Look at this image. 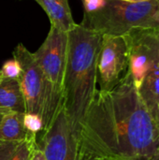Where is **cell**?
Segmentation results:
<instances>
[{
	"label": "cell",
	"mask_w": 159,
	"mask_h": 160,
	"mask_svg": "<svg viewBox=\"0 0 159 160\" xmlns=\"http://www.w3.org/2000/svg\"><path fill=\"white\" fill-rule=\"evenodd\" d=\"M128 69L127 46L124 36L103 35L97 61L99 90H112Z\"/></svg>",
	"instance_id": "8992f818"
},
{
	"label": "cell",
	"mask_w": 159,
	"mask_h": 160,
	"mask_svg": "<svg viewBox=\"0 0 159 160\" xmlns=\"http://www.w3.org/2000/svg\"><path fill=\"white\" fill-rule=\"evenodd\" d=\"M128 71L137 89L159 59V28H135L124 35Z\"/></svg>",
	"instance_id": "5b68a950"
},
{
	"label": "cell",
	"mask_w": 159,
	"mask_h": 160,
	"mask_svg": "<svg viewBox=\"0 0 159 160\" xmlns=\"http://www.w3.org/2000/svg\"><path fill=\"white\" fill-rule=\"evenodd\" d=\"M84 13H91L97 11L104 8L107 0H82Z\"/></svg>",
	"instance_id": "e0dca14e"
},
{
	"label": "cell",
	"mask_w": 159,
	"mask_h": 160,
	"mask_svg": "<svg viewBox=\"0 0 159 160\" xmlns=\"http://www.w3.org/2000/svg\"><path fill=\"white\" fill-rule=\"evenodd\" d=\"M24 112L7 111L0 120V142H22L28 132L23 124Z\"/></svg>",
	"instance_id": "8fae6325"
},
{
	"label": "cell",
	"mask_w": 159,
	"mask_h": 160,
	"mask_svg": "<svg viewBox=\"0 0 159 160\" xmlns=\"http://www.w3.org/2000/svg\"><path fill=\"white\" fill-rule=\"evenodd\" d=\"M20 142H0V160H8Z\"/></svg>",
	"instance_id": "2e32d148"
},
{
	"label": "cell",
	"mask_w": 159,
	"mask_h": 160,
	"mask_svg": "<svg viewBox=\"0 0 159 160\" xmlns=\"http://www.w3.org/2000/svg\"><path fill=\"white\" fill-rule=\"evenodd\" d=\"M68 34L63 107L78 138L79 128L97 90L102 35L76 24Z\"/></svg>",
	"instance_id": "7a4b0ae2"
},
{
	"label": "cell",
	"mask_w": 159,
	"mask_h": 160,
	"mask_svg": "<svg viewBox=\"0 0 159 160\" xmlns=\"http://www.w3.org/2000/svg\"><path fill=\"white\" fill-rule=\"evenodd\" d=\"M2 78H3V77H2V73H1V70H0V81L2 80Z\"/></svg>",
	"instance_id": "603a6c76"
},
{
	"label": "cell",
	"mask_w": 159,
	"mask_h": 160,
	"mask_svg": "<svg viewBox=\"0 0 159 160\" xmlns=\"http://www.w3.org/2000/svg\"><path fill=\"white\" fill-rule=\"evenodd\" d=\"M48 15L51 26L69 32L77 24L72 17L68 0H35Z\"/></svg>",
	"instance_id": "30bf717a"
},
{
	"label": "cell",
	"mask_w": 159,
	"mask_h": 160,
	"mask_svg": "<svg viewBox=\"0 0 159 160\" xmlns=\"http://www.w3.org/2000/svg\"><path fill=\"white\" fill-rule=\"evenodd\" d=\"M7 110H4V109H0V120L2 119V117H3V115L7 112Z\"/></svg>",
	"instance_id": "7402d4cb"
},
{
	"label": "cell",
	"mask_w": 159,
	"mask_h": 160,
	"mask_svg": "<svg viewBox=\"0 0 159 160\" xmlns=\"http://www.w3.org/2000/svg\"><path fill=\"white\" fill-rule=\"evenodd\" d=\"M37 137V144L47 160H76L77 137L64 107L52 124Z\"/></svg>",
	"instance_id": "52a82bcc"
},
{
	"label": "cell",
	"mask_w": 159,
	"mask_h": 160,
	"mask_svg": "<svg viewBox=\"0 0 159 160\" xmlns=\"http://www.w3.org/2000/svg\"><path fill=\"white\" fill-rule=\"evenodd\" d=\"M0 109L25 112L24 99L18 80L2 78L0 81Z\"/></svg>",
	"instance_id": "7c38bea8"
},
{
	"label": "cell",
	"mask_w": 159,
	"mask_h": 160,
	"mask_svg": "<svg viewBox=\"0 0 159 160\" xmlns=\"http://www.w3.org/2000/svg\"><path fill=\"white\" fill-rule=\"evenodd\" d=\"M23 124L28 133L37 135L43 129V122H42L41 116L35 114V113L24 112Z\"/></svg>",
	"instance_id": "5bb4252c"
},
{
	"label": "cell",
	"mask_w": 159,
	"mask_h": 160,
	"mask_svg": "<svg viewBox=\"0 0 159 160\" xmlns=\"http://www.w3.org/2000/svg\"><path fill=\"white\" fill-rule=\"evenodd\" d=\"M81 25L102 36H124L135 28H159V0L141 3L107 0L101 9L84 13Z\"/></svg>",
	"instance_id": "277c9868"
},
{
	"label": "cell",
	"mask_w": 159,
	"mask_h": 160,
	"mask_svg": "<svg viewBox=\"0 0 159 160\" xmlns=\"http://www.w3.org/2000/svg\"><path fill=\"white\" fill-rule=\"evenodd\" d=\"M68 34L51 26L42 45L33 53L44 82L43 129L46 130L63 107L64 77L66 70Z\"/></svg>",
	"instance_id": "3957f363"
},
{
	"label": "cell",
	"mask_w": 159,
	"mask_h": 160,
	"mask_svg": "<svg viewBox=\"0 0 159 160\" xmlns=\"http://www.w3.org/2000/svg\"><path fill=\"white\" fill-rule=\"evenodd\" d=\"M158 137L127 69L112 90H97L79 128L76 160H150Z\"/></svg>",
	"instance_id": "6da1fadb"
},
{
	"label": "cell",
	"mask_w": 159,
	"mask_h": 160,
	"mask_svg": "<svg viewBox=\"0 0 159 160\" xmlns=\"http://www.w3.org/2000/svg\"><path fill=\"white\" fill-rule=\"evenodd\" d=\"M37 134L29 133L28 136L18 144L15 152L8 160H30L32 149L37 142Z\"/></svg>",
	"instance_id": "4fadbf2b"
},
{
	"label": "cell",
	"mask_w": 159,
	"mask_h": 160,
	"mask_svg": "<svg viewBox=\"0 0 159 160\" xmlns=\"http://www.w3.org/2000/svg\"><path fill=\"white\" fill-rule=\"evenodd\" d=\"M120 1L130 2V3H141V2H146V1H150V0H120Z\"/></svg>",
	"instance_id": "44dd1931"
},
{
	"label": "cell",
	"mask_w": 159,
	"mask_h": 160,
	"mask_svg": "<svg viewBox=\"0 0 159 160\" xmlns=\"http://www.w3.org/2000/svg\"><path fill=\"white\" fill-rule=\"evenodd\" d=\"M140 97L159 128V59L138 89Z\"/></svg>",
	"instance_id": "9c48e42d"
},
{
	"label": "cell",
	"mask_w": 159,
	"mask_h": 160,
	"mask_svg": "<svg viewBox=\"0 0 159 160\" xmlns=\"http://www.w3.org/2000/svg\"><path fill=\"white\" fill-rule=\"evenodd\" d=\"M13 57L21 65L18 82L23 96L25 112L35 113L42 118L44 105V82L41 69L34 55L22 44H18Z\"/></svg>",
	"instance_id": "ba28073f"
},
{
	"label": "cell",
	"mask_w": 159,
	"mask_h": 160,
	"mask_svg": "<svg viewBox=\"0 0 159 160\" xmlns=\"http://www.w3.org/2000/svg\"><path fill=\"white\" fill-rule=\"evenodd\" d=\"M30 160H47L46 157L44 155V153L42 152V150L37 146V142L35 143L33 149H32V153H31V157Z\"/></svg>",
	"instance_id": "ac0fdd59"
},
{
	"label": "cell",
	"mask_w": 159,
	"mask_h": 160,
	"mask_svg": "<svg viewBox=\"0 0 159 160\" xmlns=\"http://www.w3.org/2000/svg\"><path fill=\"white\" fill-rule=\"evenodd\" d=\"M0 70H1L3 78L18 80V78L20 77L21 71H22V68H21V65L18 62V60L13 58V59L7 60L3 64Z\"/></svg>",
	"instance_id": "9a60e30c"
},
{
	"label": "cell",
	"mask_w": 159,
	"mask_h": 160,
	"mask_svg": "<svg viewBox=\"0 0 159 160\" xmlns=\"http://www.w3.org/2000/svg\"><path fill=\"white\" fill-rule=\"evenodd\" d=\"M150 160H159V137L158 141H157V147H156V150L151 158Z\"/></svg>",
	"instance_id": "d6986e66"
},
{
	"label": "cell",
	"mask_w": 159,
	"mask_h": 160,
	"mask_svg": "<svg viewBox=\"0 0 159 160\" xmlns=\"http://www.w3.org/2000/svg\"><path fill=\"white\" fill-rule=\"evenodd\" d=\"M84 160H124V159L114 158H91V159H84Z\"/></svg>",
	"instance_id": "ffe728a7"
}]
</instances>
